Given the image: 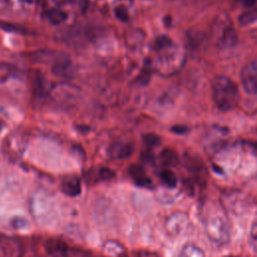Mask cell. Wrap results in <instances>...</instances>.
Masks as SVG:
<instances>
[{"mask_svg":"<svg viewBox=\"0 0 257 257\" xmlns=\"http://www.w3.org/2000/svg\"><path fill=\"white\" fill-rule=\"evenodd\" d=\"M204 228L207 237L216 245L222 246L230 240V228L225 213L220 208L207 210L204 220Z\"/></svg>","mask_w":257,"mask_h":257,"instance_id":"cell-1","label":"cell"},{"mask_svg":"<svg viewBox=\"0 0 257 257\" xmlns=\"http://www.w3.org/2000/svg\"><path fill=\"white\" fill-rule=\"evenodd\" d=\"M213 100L221 111L232 110L239 100L237 84L228 76L219 75L214 79L212 86Z\"/></svg>","mask_w":257,"mask_h":257,"instance_id":"cell-2","label":"cell"},{"mask_svg":"<svg viewBox=\"0 0 257 257\" xmlns=\"http://www.w3.org/2000/svg\"><path fill=\"white\" fill-rule=\"evenodd\" d=\"M240 80L244 90L248 93H257V59L249 61L241 70Z\"/></svg>","mask_w":257,"mask_h":257,"instance_id":"cell-3","label":"cell"},{"mask_svg":"<svg viewBox=\"0 0 257 257\" xmlns=\"http://www.w3.org/2000/svg\"><path fill=\"white\" fill-rule=\"evenodd\" d=\"M51 72L57 77L70 78L75 72V67L68 57L60 55L53 61Z\"/></svg>","mask_w":257,"mask_h":257,"instance_id":"cell-4","label":"cell"},{"mask_svg":"<svg viewBox=\"0 0 257 257\" xmlns=\"http://www.w3.org/2000/svg\"><path fill=\"white\" fill-rule=\"evenodd\" d=\"M21 248L17 240L0 234V257H20Z\"/></svg>","mask_w":257,"mask_h":257,"instance_id":"cell-5","label":"cell"},{"mask_svg":"<svg viewBox=\"0 0 257 257\" xmlns=\"http://www.w3.org/2000/svg\"><path fill=\"white\" fill-rule=\"evenodd\" d=\"M46 251L52 257H75L77 254L67 244L58 240H49L45 244Z\"/></svg>","mask_w":257,"mask_h":257,"instance_id":"cell-6","label":"cell"},{"mask_svg":"<svg viewBox=\"0 0 257 257\" xmlns=\"http://www.w3.org/2000/svg\"><path fill=\"white\" fill-rule=\"evenodd\" d=\"M79 92L76 87L69 85H61L55 88L53 91V96L55 99L62 103H75L79 97Z\"/></svg>","mask_w":257,"mask_h":257,"instance_id":"cell-7","label":"cell"},{"mask_svg":"<svg viewBox=\"0 0 257 257\" xmlns=\"http://www.w3.org/2000/svg\"><path fill=\"white\" fill-rule=\"evenodd\" d=\"M187 167H188V170L192 174H194V177L199 184L204 185L207 182L206 169L202 160L196 157H189V159L187 160Z\"/></svg>","mask_w":257,"mask_h":257,"instance_id":"cell-8","label":"cell"},{"mask_svg":"<svg viewBox=\"0 0 257 257\" xmlns=\"http://www.w3.org/2000/svg\"><path fill=\"white\" fill-rule=\"evenodd\" d=\"M128 173H130L132 179L135 181V183L138 186L145 187V188H151L153 186L152 180L146 174L143 167H141L139 165H133L130 167Z\"/></svg>","mask_w":257,"mask_h":257,"instance_id":"cell-9","label":"cell"},{"mask_svg":"<svg viewBox=\"0 0 257 257\" xmlns=\"http://www.w3.org/2000/svg\"><path fill=\"white\" fill-rule=\"evenodd\" d=\"M189 223L188 215L185 213H175L170 217V220L168 222L169 229L172 233L179 234L181 233L185 227Z\"/></svg>","mask_w":257,"mask_h":257,"instance_id":"cell-10","label":"cell"},{"mask_svg":"<svg viewBox=\"0 0 257 257\" xmlns=\"http://www.w3.org/2000/svg\"><path fill=\"white\" fill-rule=\"evenodd\" d=\"M134 152V148L131 144L115 143L109 149V155L112 159H124L128 158Z\"/></svg>","mask_w":257,"mask_h":257,"instance_id":"cell-11","label":"cell"},{"mask_svg":"<svg viewBox=\"0 0 257 257\" xmlns=\"http://www.w3.org/2000/svg\"><path fill=\"white\" fill-rule=\"evenodd\" d=\"M61 191L69 197L78 196L81 192V187H80L79 180L75 177L68 178V179L64 180L61 184Z\"/></svg>","mask_w":257,"mask_h":257,"instance_id":"cell-12","label":"cell"},{"mask_svg":"<svg viewBox=\"0 0 257 257\" xmlns=\"http://www.w3.org/2000/svg\"><path fill=\"white\" fill-rule=\"evenodd\" d=\"M179 257H205V253L196 244L188 243L182 248Z\"/></svg>","mask_w":257,"mask_h":257,"instance_id":"cell-13","label":"cell"},{"mask_svg":"<svg viewBox=\"0 0 257 257\" xmlns=\"http://www.w3.org/2000/svg\"><path fill=\"white\" fill-rule=\"evenodd\" d=\"M160 158L162 163L169 167L177 166L179 163V157L177 153L171 149H165L164 151H162Z\"/></svg>","mask_w":257,"mask_h":257,"instance_id":"cell-14","label":"cell"},{"mask_svg":"<svg viewBox=\"0 0 257 257\" xmlns=\"http://www.w3.org/2000/svg\"><path fill=\"white\" fill-rule=\"evenodd\" d=\"M257 21V8H250L243 12L238 17V22L241 26H248Z\"/></svg>","mask_w":257,"mask_h":257,"instance_id":"cell-15","label":"cell"},{"mask_svg":"<svg viewBox=\"0 0 257 257\" xmlns=\"http://www.w3.org/2000/svg\"><path fill=\"white\" fill-rule=\"evenodd\" d=\"M160 178L162 182L169 188H175L178 183V179L176 174L170 169H164L160 173Z\"/></svg>","mask_w":257,"mask_h":257,"instance_id":"cell-16","label":"cell"},{"mask_svg":"<svg viewBox=\"0 0 257 257\" xmlns=\"http://www.w3.org/2000/svg\"><path fill=\"white\" fill-rule=\"evenodd\" d=\"M236 39H237V35L235 30L232 27H226V29L224 30L223 36H221L220 44H222L224 47L232 46L235 44Z\"/></svg>","mask_w":257,"mask_h":257,"instance_id":"cell-17","label":"cell"},{"mask_svg":"<svg viewBox=\"0 0 257 257\" xmlns=\"http://www.w3.org/2000/svg\"><path fill=\"white\" fill-rule=\"evenodd\" d=\"M66 13L60 9H50L46 13V18L52 24H60L66 19Z\"/></svg>","mask_w":257,"mask_h":257,"instance_id":"cell-18","label":"cell"},{"mask_svg":"<svg viewBox=\"0 0 257 257\" xmlns=\"http://www.w3.org/2000/svg\"><path fill=\"white\" fill-rule=\"evenodd\" d=\"M31 81L32 84L34 86V88L36 89L37 92H42L45 88V78L43 76V74L40 71H32L31 74Z\"/></svg>","mask_w":257,"mask_h":257,"instance_id":"cell-19","label":"cell"},{"mask_svg":"<svg viewBox=\"0 0 257 257\" xmlns=\"http://www.w3.org/2000/svg\"><path fill=\"white\" fill-rule=\"evenodd\" d=\"M172 45H173V41L167 35H161V36L157 37L155 40V43H154V47L157 50L167 49V48H170Z\"/></svg>","mask_w":257,"mask_h":257,"instance_id":"cell-20","label":"cell"},{"mask_svg":"<svg viewBox=\"0 0 257 257\" xmlns=\"http://www.w3.org/2000/svg\"><path fill=\"white\" fill-rule=\"evenodd\" d=\"M144 143L149 147V148H154L157 147L161 144V139L159 136L155 134H147L143 137Z\"/></svg>","mask_w":257,"mask_h":257,"instance_id":"cell-21","label":"cell"},{"mask_svg":"<svg viewBox=\"0 0 257 257\" xmlns=\"http://www.w3.org/2000/svg\"><path fill=\"white\" fill-rule=\"evenodd\" d=\"M0 29L8 31V32H21L22 31L21 27L15 25L13 23L4 21V20H0Z\"/></svg>","mask_w":257,"mask_h":257,"instance_id":"cell-22","label":"cell"},{"mask_svg":"<svg viewBox=\"0 0 257 257\" xmlns=\"http://www.w3.org/2000/svg\"><path fill=\"white\" fill-rule=\"evenodd\" d=\"M98 176H99V179L102 181H109V180L113 179L115 175H114V172L111 171L110 169L101 168L98 172Z\"/></svg>","mask_w":257,"mask_h":257,"instance_id":"cell-23","label":"cell"},{"mask_svg":"<svg viewBox=\"0 0 257 257\" xmlns=\"http://www.w3.org/2000/svg\"><path fill=\"white\" fill-rule=\"evenodd\" d=\"M114 14H115V17L122 22H125L128 19V13L124 7H121V6L116 7L114 9Z\"/></svg>","mask_w":257,"mask_h":257,"instance_id":"cell-24","label":"cell"},{"mask_svg":"<svg viewBox=\"0 0 257 257\" xmlns=\"http://www.w3.org/2000/svg\"><path fill=\"white\" fill-rule=\"evenodd\" d=\"M187 131H188V127L185 125H181V124H177L172 127V132H174L175 134H179V135L185 134Z\"/></svg>","mask_w":257,"mask_h":257,"instance_id":"cell-25","label":"cell"},{"mask_svg":"<svg viewBox=\"0 0 257 257\" xmlns=\"http://www.w3.org/2000/svg\"><path fill=\"white\" fill-rule=\"evenodd\" d=\"M250 236H251V239H252V240L257 241V221L253 222V224H252V226H251Z\"/></svg>","mask_w":257,"mask_h":257,"instance_id":"cell-26","label":"cell"},{"mask_svg":"<svg viewBox=\"0 0 257 257\" xmlns=\"http://www.w3.org/2000/svg\"><path fill=\"white\" fill-rule=\"evenodd\" d=\"M239 1H241L245 6H249V7H252L257 2V0H239Z\"/></svg>","mask_w":257,"mask_h":257,"instance_id":"cell-27","label":"cell"},{"mask_svg":"<svg viewBox=\"0 0 257 257\" xmlns=\"http://www.w3.org/2000/svg\"><path fill=\"white\" fill-rule=\"evenodd\" d=\"M23 1H25V2H28V3H32V2H35L36 0H23Z\"/></svg>","mask_w":257,"mask_h":257,"instance_id":"cell-28","label":"cell"},{"mask_svg":"<svg viewBox=\"0 0 257 257\" xmlns=\"http://www.w3.org/2000/svg\"><path fill=\"white\" fill-rule=\"evenodd\" d=\"M255 148H256V149H257V144H256V145H255Z\"/></svg>","mask_w":257,"mask_h":257,"instance_id":"cell-29","label":"cell"},{"mask_svg":"<svg viewBox=\"0 0 257 257\" xmlns=\"http://www.w3.org/2000/svg\"><path fill=\"white\" fill-rule=\"evenodd\" d=\"M0 128H1V127H0Z\"/></svg>","mask_w":257,"mask_h":257,"instance_id":"cell-30","label":"cell"}]
</instances>
